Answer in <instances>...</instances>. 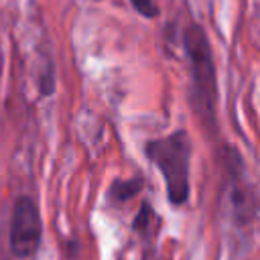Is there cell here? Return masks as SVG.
<instances>
[{"mask_svg":"<svg viewBox=\"0 0 260 260\" xmlns=\"http://www.w3.org/2000/svg\"><path fill=\"white\" fill-rule=\"evenodd\" d=\"M183 49L189 61L191 89L189 102L201 124L209 130L217 126V75L209 37L199 22H191L183 30Z\"/></svg>","mask_w":260,"mask_h":260,"instance_id":"6da1fadb","label":"cell"},{"mask_svg":"<svg viewBox=\"0 0 260 260\" xmlns=\"http://www.w3.org/2000/svg\"><path fill=\"white\" fill-rule=\"evenodd\" d=\"M146 158L165 179L167 199L181 207L191 197V154L193 142L187 130H175L162 138H152L144 144Z\"/></svg>","mask_w":260,"mask_h":260,"instance_id":"7a4b0ae2","label":"cell"},{"mask_svg":"<svg viewBox=\"0 0 260 260\" xmlns=\"http://www.w3.org/2000/svg\"><path fill=\"white\" fill-rule=\"evenodd\" d=\"M43 238V219L37 201L30 195H20L10 213L8 228V246L16 258H32L41 246Z\"/></svg>","mask_w":260,"mask_h":260,"instance_id":"3957f363","label":"cell"},{"mask_svg":"<svg viewBox=\"0 0 260 260\" xmlns=\"http://www.w3.org/2000/svg\"><path fill=\"white\" fill-rule=\"evenodd\" d=\"M144 187V179L142 177H132V179H114L108 187V199L112 203H126L132 197H136Z\"/></svg>","mask_w":260,"mask_h":260,"instance_id":"277c9868","label":"cell"},{"mask_svg":"<svg viewBox=\"0 0 260 260\" xmlns=\"http://www.w3.org/2000/svg\"><path fill=\"white\" fill-rule=\"evenodd\" d=\"M152 219H156V215H154V211H152V207H150V203L148 201H142L140 203V211L136 213V217H134V221H132V230L136 232V234H140V238L146 242V240H150L152 238Z\"/></svg>","mask_w":260,"mask_h":260,"instance_id":"5b68a950","label":"cell"},{"mask_svg":"<svg viewBox=\"0 0 260 260\" xmlns=\"http://www.w3.org/2000/svg\"><path fill=\"white\" fill-rule=\"evenodd\" d=\"M39 91H41V95H53L55 93V67L51 61L45 63V67L39 75Z\"/></svg>","mask_w":260,"mask_h":260,"instance_id":"8992f818","label":"cell"},{"mask_svg":"<svg viewBox=\"0 0 260 260\" xmlns=\"http://www.w3.org/2000/svg\"><path fill=\"white\" fill-rule=\"evenodd\" d=\"M130 4L144 18H156L158 12H160L158 6H156V0H130Z\"/></svg>","mask_w":260,"mask_h":260,"instance_id":"52a82bcc","label":"cell"}]
</instances>
